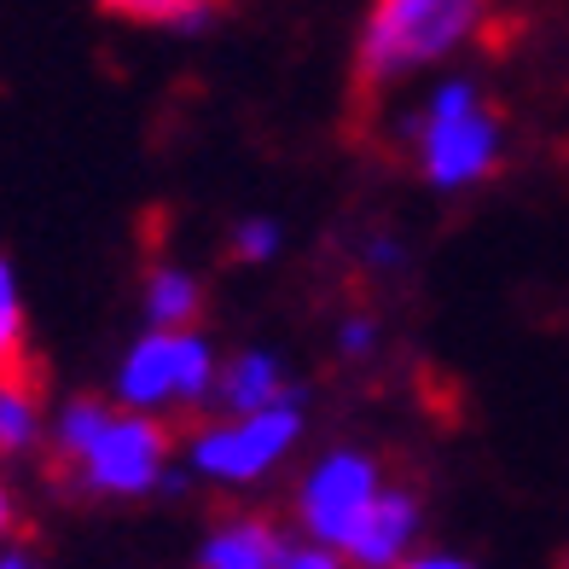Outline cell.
<instances>
[{
    "label": "cell",
    "mask_w": 569,
    "mask_h": 569,
    "mask_svg": "<svg viewBox=\"0 0 569 569\" xmlns=\"http://www.w3.org/2000/svg\"><path fill=\"white\" fill-rule=\"evenodd\" d=\"M500 0H372L355 36V99L390 93L419 70L459 59L465 47L488 41Z\"/></svg>",
    "instance_id": "1"
},
{
    "label": "cell",
    "mask_w": 569,
    "mask_h": 569,
    "mask_svg": "<svg viewBox=\"0 0 569 569\" xmlns=\"http://www.w3.org/2000/svg\"><path fill=\"white\" fill-rule=\"evenodd\" d=\"M412 151L430 187H477L500 169V111L477 82H442L412 117Z\"/></svg>",
    "instance_id": "2"
},
{
    "label": "cell",
    "mask_w": 569,
    "mask_h": 569,
    "mask_svg": "<svg viewBox=\"0 0 569 569\" xmlns=\"http://www.w3.org/2000/svg\"><path fill=\"white\" fill-rule=\"evenodd\" d=\"M174 448V425L169 419H111V430L99 436V448L82 459V477L99 495H140L158 482L163 459Z\"/></svg>",
    "instance_id": "3"
},
{
    "label": "cell",
    "mask_w": 569,
    "mask_h": 569,
    "mask_svg": "<svg viewBox=\"0 0 569 569\" xmlns=\"http://www.w3.org/2000/svg\"><path fill=\"white\" fill-rule=\"evenodd\" d=\"M372 495H378L372 459L338 453V459H326L320 471L308 477V488H302V523L315 529L320 540H331V547H343L349 529L360 523V511L372 506Z\"/></svg>",
    "instance_id": "4"
},
{
    "label": "cell",
    "mask_w": 569,
    "mask_h": 569,
    "mask_svg": "<svg viewBox=\"0 0 569 569\" xmlns=\"http://www.w3.org/2000/svg\"><path fill=\"white\" fill-rule=\"evenodd\" d=\"M297 436V412L291 407H262V412H244V425H227L210 430L198 442V465L216 477H256L291 448Z\"/></svg>",
    "instance_id": "5"
},
{
    "label": "cell",
    "mask_w": 569,
    "mask_h": 569,
    "mask_svg": "<svg viewBox=\"0 0 569 569\" xmlns=\"http://www.w3.org/2000/svg\"><path fill=\"white\" fill-rule=\"evenodd\" d=\"M412 523H419V506H412V495H372V506L360 511V523L349 529L343 540V552L360 563V569H383V563H396L401 547L412 540Z\"/></svg>",
    "instance_id": "6"
},
{
    "label": "cell",
    "mask_w": 569,
    "mask_h": 569,
    "mask_svg": "<svg viewBox=\"0 0 569 569\" xmlns=\"http://www.w3.org/2000/svg\"><path fill=\"white\" fill-rule=\"evenodd\" d=\"M180 338H187V331H163V326H158L134 355H128V367H122V396L134 401V407H146V401H158V396L174 390Z\"/></svg>",
    "instance_id": "7"
},
{
    "label": "cell",
    "mask_w": 569,
    "mask_h": 569,
    "mask_svg": "<svg viewBox=\"0 0 569 569\" xmlns=\"http://www.w3.org/2000/svg\"><path fill=\"white\" fill-rule=\"evenodd\" d=\"M227 0H99V12H111L140 30H174V36H198L221 18Z\"/></svg>",
    "instance_id": "8"
},
{
    "label": "cell",
    "mask_w": 569,
    "mask_h": 569,
    "mask_svg": "<svg viewBox=\"0 0 569 569\" xmlns=\"http://www.w3.org/2000/svg\"><path fill=\"white\" fill-rule=\"evenodd\" d=\"M279 558H284L279 535L262 517H244V523H232L227 535H216L210 547H203L198 569H279Z\"/></svg>",
    "instance_id": "9"
},
{
    "label": "cell",
    "mask_w": 569,
    "mask_h": 569,
    "mask_svg": "<svg viewBox=\"0 0 569 569\" xmlns=\"http://www.w3.org/2000/svg\"><path fill=\"white\" fill-rule=\"evenodd\" d=\"M117 412L99 401V396H82V401H70L64 407V419H59V436H53V477L64 482L70 477V465L82 471V459L99 448V436L111 430Z\"/></svg>",
    "instance_id": "10"
},
{
    "label": "cell",
    "mask_w": 569,
    "mask_h": 569,
    "mask_svg": "<svg viewBox=\"0 0 569 569\" xmlns=\"http://www.w3.org/2000/svg\"><path fill=\"white\" fill-rule=\"evenodd\" d=\"M47 367L30 355V338H23V302L12 291V268L0 262V390L7 383H41Z\"/></svg>",
    "instance_id": "11"
},
{
    "label": "cell",
    "mask_w": 569,
    "mask_h": 569,
    "mask_svg": "<svg viewBox=\"0 0 569 569\" xmlns=\"http://www.w3.org/2000/svg\"><path fill=\"white\" fill-rule=\"evenodd\" d=\"M227 407H239V412H262V407H279V367L268 355H244V360H232L227 367Z\"/></svg>",
    "instance_id": "12"
},
{
    "label": "cell",
    "mask_w": 569,
    "mask_h": 569,
    "mask_svg": "<svg viewBox=\"0 0 569 569\" xmlns=\"http://www.w3.org/2000/svg\"><path fill=\"white\" fill-rule=\"evenodd\" d=\"M198 308H203V297H198V284L187 273H174V268L151 273V320H158L163 331H187L198 320Z\"/></svg>",
    "instance_id": "13"
},
{
    "label": "cell",
    "mask_w": 569,
    "mask_h": 569,
    "mask_svg": "<svg viewBox=\"0 0 569 569\" xmlns=\"http://www.w3.org/2000/svg\"><path fill=\"white\" fill-rule=\"evenodd\" d=\"M36 407H41V383H7L0 390V453H18L36 436Z\"/></svg>",
    "instance_id": "14"
},
{
    "label": "cell",
    "mask_w": 569,
    "mask_h": 569,
    "mask_svg": "<svg viewBox=\"0 0 569 569\" xmlns=\"http://www.w3.org/2000/svg\"><path fill=\"white\" fill-rule=\"evenodd\" d=\"M279 250V227L273 221H244L239 232H232V256L239 262H262V256Z\"/></svg>",
    "instance_id": "15"
},
{
    "label": "cell",
    "mask_w": 569,
    "mask_h": 569,
    "mask_svg": "<svg viewBox=\"0 0 569 569\" xmlns=\"http://www.w3.org/2000/svg\"><path fill=\"white\" fill-rule=\"evenodd\" d=\"M284 569H343L331 552H284Z\"/></svg>",
    "instance_id": "16"
},
{
    "label": "cell",
    "mask_w": 569,
    "mask_h": 569,
    "mask_svg": "<svg viewBox=\"0 0 569 569\" xmlns=\"http://www.w3.org/2000/svg\"><path fill=\"white\" fill-rule=\"evenodd\" d=\"M367 338H372V326H367V320H355L343 343H349V349H367Z\"/></svg>",
    "instance_id": "17"
},
{
    "label": "cell",
    "mask_w": 569,
    "mask_h": 569,
    "mask_svg": "<svg viewBox=\"0 0 569 569\" xmlns=\"http://www.w3.org/2000/svg\"><path fill=\"white\" fill-rule=\"evenodd\" d=\"M412 569H471V563H453V558H425V563H412Z\"/></svg>",
    "instance_id": "18"
},
{
    "label": "cell",
    "mask_w": 569,
    "mask_h": 569,
    "mask_svg": "<svg viewBox=\"0 0 569 569\" xmlns=\"http://www.w3.org/2000/svg\"><path fill=\"white\" fill-rule=\"evenodd\" d=\"M0 569H41V563H30V558H0Z\"/></svg>",
    "instance_id": "19"
},
{
    "label": "cell",
    "mask_w": 569,
    "mask_h": 569,
    "mask_svg": "<svg viewBox=\"0 0 569 569\" xmlns=\"http://www.w3.org/2000/svg\"><path fill=\"white\" fill-rule=\"evenodd\" d=\"M0 529H7V488H0Z\"/></svg>",
    "instance_id": "20"
}]
</instances>
